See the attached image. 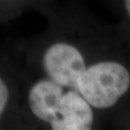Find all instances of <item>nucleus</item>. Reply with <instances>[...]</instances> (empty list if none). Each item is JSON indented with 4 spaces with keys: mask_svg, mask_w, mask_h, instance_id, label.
<instances>
[{
    "mask_svg": "<svg viewBox=\"0 0 130 130\" xmlns=\"http://www.w3.org/2000/svg\"><path fill=\"white\" fill-rule=\"evenodd\" d=\"M19 96L14 70L0 60V129L17 124L20 111Z\"/></svg>",
    "mask_w": 130,
    "mask_h": 130,
    "instance_id": "2",
    "label": "nucleus"
},
{
    "mask_svg": "<svg viewBox=\"0 0 130 130\" xmlns=\"http://www.w3.org/2000/svg\"><path fill=\"white\" fill-rule=\"evenodd\" d=\"M42 75L79 93L95 111L111 110L130 90V70L115 57L91 59L73 41L56 40L41 59Z\"/></svg>",
    "mask_w": 130,
    "mask_h": 130,
    "instance_id": "1",
    "label": "nucleus"
},
{
    "mask_svg": "<svg viewBox=\"0 0 130 130\" xmlns=\"http://www.w3.org/2000/svg\"><path fill=\"white\" fill-rule=\"evenodd\" d=\"M20 1L21 0H0V18L4 19L6 15L12 14Z\"/></svg>",
    "mask_w": 130,
    "mask_h": 130,
    "instance_id": "3",
    "label": "nucleus"
},
{
    "mask_svg": "<svg viewBox=\"0 0 130 130\" xmlns=\"http://www.w3.org/2000/svg\"><path fill=\"white\" fill-rule=\"evenodd\" d=\"M129 129H130V125H129Z\"/></svg>",
    "mask_w": 130,
    "mask_h": 130,
    "instance_id": "5",
    "label": "nucleus"
},
{
    "mask_svg": "<svg viewBox=\"0 0 130 130\" xmlns=\"http://www.w3.org/2000/svg\"><path fill=\"white\" fill-rule=\"evenodd\" d=\"M122 7L126 18L130 21V0H122Z\"/></svg>",
    "mask_w": 130,
    "mask_h": 130,
    "instance_id": "4",
    "label": "nucleus"
}]
</instances>
